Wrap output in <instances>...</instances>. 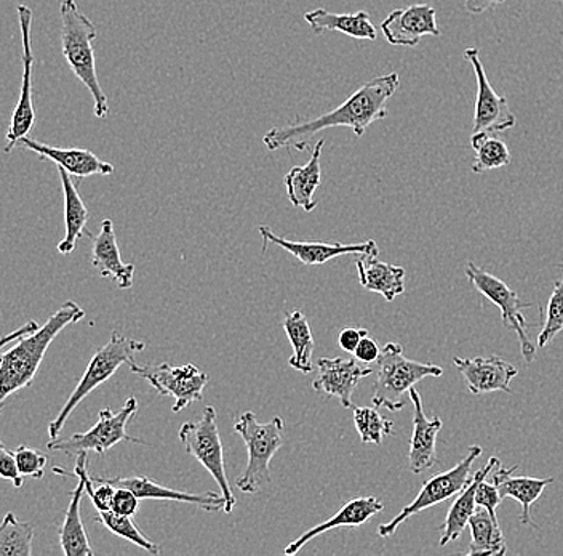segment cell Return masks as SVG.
Returning <instances> with one entry per match:
<instances>
[{
  "instance_id": "cell-29",
  "label": "cell",
  "mask_w": 563,
  "mask_h": 556,
  "mask_svg": "<svg viewBox=\"0 0 563 556\" xmlns=\"http://www.w3.org/2000/svg\"><path fill=\"white\" fill-rule=\"evenodd\" d=\"M58 175L62 179L63 195H65L66 216V235L58 244V252L69 255L82 236H88V238H95V236L87 230L88 209L74 185L73 177L62 167H58Z\"/></svg>"
},
{
  "instance_id": "cell-33",
  "label": "cell",
  "mask_w": 563,
  "mask_h": 556,
  "mask_svg": "<svg viewBox=\"0 0 563 556\" xmlns=\"http://www.w3.org/2000/svg\"><path fill=\"white\" fill-rule=\"evenodd\" d=\"M471 146L475 151V160L471 165L475 174H485L509 165L508 144L496 135H473Z\"/></svg>"
},
{
  "instance_id": "cell-28",
  "label": "cell",
  "mask_w": 563,
  "mask_h": 556,
  "mask_svg": "<svg viewBox=\"0 0 563 556\" xmlns=\"http://www.w3.org/2000/svg\"><path fill=\"white\" fill-rule=\"evenodd\" d=\"M305 20L316 34L338 31L358 41H376L378 37L368 13L362 10L355 13H332L325 9H316L305 13Z\"/></svg>"
},
{
  "instance_id": "cell-8",
  "label": "cell",
  "mask_w": 563,
  "mask_h": 556,
  "mask_svg": "<svg viewBox=\"0 0 563 556\" xmlns=\"http://www.w3.org/2000/svg\"><path fill=\"white\" fill-rule=\"evenodd\" d=\"M136 413H139V401L135 396H130L119 413H112L109 407H106V410L100 411L98 422L90 430L74 433L68 439L48 441L47 448L59 450V453H65L66 456L70 457H77L84 453H97L98 456L103 457L109 449L114 448L115 445L122 441L144 445V441L135 438V436H130L126 432L130 421L135 417Z\"/></svg>"
},
{
  "instance_id": "cell-39",
  "label": "cell",
  "mask_w": 563,
  "mask_h": 556,
  "mask_svg": "<svg viewBox=\"0 0 563 556\" xmlns=\"http://www.w3.org/2000/svg\"><path fill=\"white\" fill-rule=\"evenodd\" d=\"M501 494H499V489L496 488V484L488 483L487 478L482 480L478 483L477 492H475V502H477V506H482V509L488 510L493 519L498 520V515H496V510L501 505Z\"/></svg>"
},
{
  "instance_id": "cell-41",
  "label": "cell",
  "mask_w": 563,
  "mask_h": 556,
  "mask_svg": "<svg viewBox=\"0 0 563 556\" xmlns=\"http://www.w3.org/2000/svg\"><path fill=\"white\" fill-rule=\"evenodd\" d=\"M0 477L3 480L12 481L15 488H21L24 483V477L18 467L15 453L9 450L5 446H0Z\"/></svg>"
},
{
  "instance_id": "cell-36",
  "label": "cell",
  "mask_w": 563,
  "mask_h": 556,
  "mask_svg": "<svg viewBox=\"0 0 563 556\" xmlns=\"http://www.w3.org/2000/svg\"><path fill=\"white\" fill-rule=\"evenodd\" d=\"M563 330V277L555 283L551 298H549L548 312H545V323L543 330L538 336V347L544 348L549 341Z\"/></svg>"
},
{
  "instance_id": "cell-21",
  "label": "cell",
  "mask_w": 563,
  "mask_h": 556,
  "mask_svg": "<svg viewBox=\"0 0 563 556\" xmlns=\"http://www.w3.org/2000/svg\"><path fill=\"white\" fill-rule=\"evenodd\" d=\"M18 144L24 150L38 154L42 160L55 162L58 167L65 168L70 177L87 178L91 175H111L114 172V165L100 160L97 154L91 153L90 150H82V148L65 150V148L37 142L30 137H24Z\"/></svg>"
},
{
  "instance_id": "cell-18",
  "label": "cell",
  "mask_w": 563,
  "mask_h": 556,
  "mask_svg": "<svg viewBox=\"0 0 563 556\" xmlns=\"http://www.w3.org/2000/svg\"><path fill=\"white\" fill-rule=\"evenodd\" d=\"M453 362L466 380L467 389L473 395L493 392L512 393L510 382L519 374L516 366L495 355L473 359L456 357L453 358Z\"/></svg>"
},
{
  "instance_id": "cell-40",
  "label": "cell",
  "mask_w": 563,
  "mask_h": 556,
  "mask_svg": "<svg viewBox=\"0 0 563 556\" xmlns=\"http://www.w3.org/2000/svg\"><path fill=\"white\" fill-rule=\"evenodd\" d=\"M141 499L135 492L126 488L115 486L114 498H112L111 510L119 515L133 516L140 509Z\"/></svg>"
},
{
  "instance_id": "cell-12",
  "label": "cell",
  "mask_w": 563,
  "mask_h": 556,
  "mask_svg": "<svg viewBox=\"0 0 563 556\" xmlns=\"http://www.w3.org/2000/svg\"><path fill=\"white\" fill-rule=\"evenodd\" d=\"M464 59L473 66L477 80L473 135H496L517 126V118L510 111L508 98L496 94L481 62L478 48H466Z\"/></svg>"
},
{
  "instance_id": "cell-42",
  "label": "cell",
  "mask_w": 563,
  "mask_h": 556,
  "mask_svg": "<svg viewBox=\"0 0 563 556\" xmlns=\"http://www.w3.org/2000/svg\"><path fill=\"white\" fill-rule=\"evenodd\" d=\"M354 355L357 361L364 362V364H373V362L378 361V358L382 357V348L368 334V336L361 340L358 347L355 348Z\"/></svg>"
},
{
  "instance_id": "cell-32",
  "label": "cell",
  "mask_w": 563,
  "mask_h": 556,
  "mask_svg": "<svg viewBox=\"0 0 563 556\" xmlns=\"http://www.w3.org/2000/svg\"><path fill=\"white\" fill-rule=\"evenodd\" d=\"M34 526L9 512L0 526V556L33 555Z\"/></svg>"
},
{
  "instance_id": "cell-23",
  "label": "cell",
  "mask_w": 563,
  "mask_h": 556,
  "mask_svg": "<svg viewBox=\"0 0 563 556\" xmlns=\"http://www.w3.org/2000/svg\"><path fill=\"white\" fill-rule=\"evenodd\" d=\"M91 265L100 271L101 276L111 277L119 287L130 288L133 286L135 265L123 262L118 238H115L114 224L109 218L103 220L100 233L93 238Z\"/></svg>"
},
{
  "instance_id": "cell-45",
  "label": "cell",
  "mask_w": 563,
  "mask_h": 556,
  "mask_svg": "<svg viewBox=\"0 0 563 556\" xmlns=\"http://www.w3.org/2000/svg\"><path fill=\"white\" fill-rule=\"evenodd\" d=\"M38 327L41 326H38V324L35 321L24 324V326L20 327L16 332L9 334V336L3 337V340L0 341V347L5 348L7 345L13 344V341H18L24 339V337L31 336V334H34Z\"/></svg>"
},
{
  "instance_id": "cell-44",
  "label": "cell",
  "mask_w": 563,
  "mask_h": 556,
  "mask_svg": "<svg viewBox=\"0 0 563 556\" xmlns=\"http://www.w3.org/2000/svg\"><path fill=\"white\" fill-rule=\"evenodd\" d=\"M505 2H508V0H466L464 9L471 15H481V13L487 12L493 7L501 6Z\"/></svg>"
},
{
  "instance_id": "cell-5",
  "label": "cell",
  "mask_w": 563,
  "mask_h": 556,
  "mask_svg": "<svg viewBox=\"0 0 563 556\" xmlns=\"http://www.w3.org/2000/svg\"><path fill=\"white\" fill-rule=\"evenodd\" d=\"M144 348H146L144 341L129 339V337L122 336L118 330H112L111 339H109L104 347L98 348L95 351L93 357L88 362L86 372H84L82 379L77 383L74 392L70 393L59 414L48 424V438H51V441H56L59 438L74 410L93 390L108 382L122 364H130V362L135 361V355L143 351Z\"/></svg>"
},
{
  "instance_id": "cell-37",
  "label": "cell",
  "mask_w": 563,
  "mask_h": 556,
  "mask_svg": "<svg viewBox=\"0 0 563 556\" xmlns=\"http://www.w3.org/2000/svg\"><path fill=\"white\" fill-rule=\"evenodd\" d=\"M13 453H15L18 467H20L21 475L24 478L31 477L35 478V480L44 478L48 460L44 453L30 448V446H20Z\"/></svg>"
},
{
  "instance_id": "cell-2",
  "label": "cell",
  "mask_w": 563,
  "mask_h": 556,
  "mask_svg": "<svg viewBox=\"0 0 563 556\" xmlns=\"http://www.w3.org/2000/svg\"><path fill=\"white\" fill-rule=\"evenodd\" d=\"M84 316L86 312L76 302L68 301L34 334L18 340L15 347L10 348L9 351H3L0 359V404L2 406L7 397L31 386L53 340L70 324L82 321Z\"/></svg>"
},
{
  "instance_id": "cell-11",
  "label": "cell",
  "mask_w": 563,
  "mask_h": 556,
  "mask_svg": "<svg viewBox=\"0 0 563 556\" xmlns=\"http://www.w3.org/2000/svg\"><path fill=\"white\" fill-rule=\"evenodd\" d=\"M466 277L474 288H477L484 297H487L492 304L501 309L503 326L517 334L522 357L527 364H531L537 358V347L531 344L530 337H528V323L522 312L531 308L533 304L520 301L519 295L505 281L493 276L488 271L478 269L473 262H467Z\"/></svg>"
},
{
  "instance_id": "cell-17",
  "label": "cell",
  "mask_w": 563,
  "mask_h": 556,
  "mask_svg": "<svg viewBox=\"0 0 563 556\" xmlns=\"http://www.w3.org/2000/svg\"><path fill=\"white\" fill-rule=\"evenodd\" d=\"M358 362L361 361L357 359L320 358L317 362L319 374L312 382V389L322 395L338 397L341 406L344 410H350L352 395H354L358 383L375 371V369L365 368Z\"/></svg>"
},
{
  "instance_id": "cell-31",
  "label": "cell",
  "mask_w": 563,
  "mask_h": 556,
  "mask_svg": "<svg viewBox=\"0 0 563 556\" xmlns=\"http://www.w3.org/2000/svg\"><path fill=\"white\" fill-rule=\"evenodd\" d=\"M467 526H470L471 537H473L467 555L503 556L508 554V544L503 536L498 520L493 519L488 510L478 506Z\"/></svg>"
},
{
  "instance_id": "cell-24",
  "label": "cell",
  "mask_w": 563,
  "mask_h": 556,
  "mask_svg": "<svg viewBox=\"0 0 563 556\" xmlns=\"http://www.w3.org/2000/svg\"><path fill=\"white\" fill-rule=\"evenodd\" d=\"M516 471L517 467L506 468L499 464L493 475V483L499 489L503 499H516L522 505V513H520L522 524L526 526L530 524L538 530L537 524L531 520V505L541 498L549 484L554 483V478L514 477Z\"/></svg>"
},
{
  "instance_id": "cell-26",
  "label": "cell",
  "mask_w": 563,
  "mask_h": 556,
  "mask_svg": "<svg viewBox=\"0 0 563 556\" xmlns=\"http://www.w3.org/2000/svg\"><path fill=\"white\" fill-rule=\"evenodd\" d=\"M323 144H325V140H319L314 150H312L311 160L308 161V164L290 168V172L284 178L291 206L299 207L305 212H312L317 207L314 195L320 183H322L320 157H322Z\"/></svg>"
},
{
  "instance_id": "cell-35",
  "label": "cell",
  "mask_w": 563,
  "mask_h": 556,
  "mask_svg": "<svg viewBox=\"0 0 563 556\" xmlns=\"http://www.w3.org/2000/svg\"><path fill=\"white\" fill-rule=\"evenodd\" d=\"M354 425L361 441L368 445H383L387 436L393 435L394 424L378 413V407H355Z\"/></svg>"
},
{
  "instance_id": "cell-9",
  "label": "cell",
  "mask_w": 563,
  "mask_h": 556,
  "mask_svg": "<svg viewBox=\"0 0 563 556\" xmlns=\"http://www.w3.org/2000/svg\"><path fill=\"white\" fill-rule=\"evenodd\" d=\"M482 456V446L473 445L467 449L466 457L461 462H457L452 470L443 471V473L435 475L429 478L422 484L421 491L418 492L417 499L408 503L400 510L399 515L394 516L387 523L379 524L378 534L382 537H390L397 533L400 524L405 523L408 519H413L418 513L431 509V506L439 505V503L446 502L449 499L455 498L460 494L467 484L473 480V466L475 460Z\"/></svg>"
},
{
  "instance_id": "cell-15",
  "label": "cell",
  "mask_w": 563,
  "mask_h": 556,
  "mask_svg": "<svg viewBox=\"0 0 563 556\" xmlns=\"http://www.w3.org/2000/svg\"><path fill=\"white\" fill-rule=\"evenodd\" d=\"M260 235L263 238V252L267 244L277 246L285 252L291 253L295 259L305 265H325L332 259L341 255H373L378 257V244L375 241H365L361 244H341V242H297L290 239L280 238L273 233L269 227H258Z\"/></svg>"
},
{
  "instance_id": "cell-1",
  "label": "cell",
  "mask_w": 563,
  "mask_h": 556,
  "mask_svg": "<svg viewBox=\"0 0 563 556\" xmlns=\"http://www.w3.org/2000/svg\"><path fill=\"white\" fill-rule=\"evenodd\" d=\"M400 86L397 73L385 74L368 80L358 87L340 107L316 119L291 122V124L273 127L263 137L264 146L269 151L282 148H295L302 151L308 140L322 130L333 127H347L355 137H364L373 122L387 118V101L396 95Z\"/></svg>"
},
{
  "instance_id": "cell-34",
  "label": "cell",
  "mask_w": 563,
  "mask_h": 556,
  "mask_svg": "<svg viewBox=\"0 0 563 556\" xmlns=\"http://www.w3.org/2000/svg\"><path fill=\"white\" fill-rule=\"evenodd\" d=\"M97 521L108 527L114 536L132 542L136 547L150 552L151 555L161 554V547L141 533L140 527L133 523L132 516L119 515L112 510H103V512H98Z\"/></svg>"
},
{
  "instance_id": "cell-6",
  "label": "cell",
  "mask_w": 563,
  "mask_h": 556,
  "mask_svg": "<svg viewBox=\"0 0 563 556\" xmlns=\"http://www.w3.org/2000/svg\"><path fill=\"white\" fill-rule=\"evenodd\" d=\"M234 430L244 439L249 450V464L235 484L244 494H256L271 483V460L284 446V421L277 415L267 424H262L249 411L235 422Z\"/></svg>"
},
{
  "instance_id": "cell-19",
  "label": "cell",
  "mask_w": 563,
  "mask_h": 556,
  "mask_svg": "<svg viewBox=\"0 0 563 556\" xmlns=\"http://www.w3.org/2000/svg\"><path fill=\"white\" fill-rule=\"evenodd\" d=\"M95 483L104 481L118 486V488H126L135 492L141 501L154 499V501H174L189 503V505L200 506L206 512H221L227 509V499L218 492H206V494H192V492L176 491V489L165 488L151 480L147 477H115L101 478L93 477Z\"/></svg>"
},
{
  "instance_id": "cell-43",
  "label": "cell",
  "mask_w": 563,
  "mask_h": 556,
  "mask_svg": "<svg viewBox=\"0 0 563 556\" xmlns=\"http://www.w3.org/2000/svg\"><path fill=\"white\" fill-rule=\"evenodd\" d=\"M365 336H368L367 329H358V327H346V329L341 330L340 336H338V344L343 348L347 353H354L355 348L358 347L361 340L364 339Z\"/></svg>"
},
{
  "instance_id": "cell-7",
  "label": "cell",
  "mask_w": 563,
  "mask_h": 556,
  "mask_svg": "<svg viewBox=\"0 0 563 556\" xmlns=\"http://www.w3.org/2000/svg\"><path fill=\"white\" fill-rule=\"evenodd\" d=\"M217 410L213 406H206L202 417L197 422H186L178 432L179 441L185 446L186 453L199 460L200 466L217 481L221 494L227 499L224 513H232L238 499L232 492L227 475V462H224L223 441L217 425Z\"/></svg>"
},
{
  "instance_id": "cell-25",
  "label": "cell",
  "mask_w": 563,
  "mask_h": 556,
  "mask_svg": "<svg viewBox=\"0 0 563 556\" xmlns=\"http://www.w3.org/2000/svg\"><path fill=\"white\" fill-rule=\"evenodd\" d=\"M499 464L501 462H499L498 457H490V460L481 470L475 471L471 483L460 492L456 501L450 506L445 521L440 526V533H442L440 534V547H445L450 542L457 541L463 534L464 527L470 524L471 516L477 510L475 492H477L478 483L485 480L492 473L493 468L498 467Z\"/></svg>"
},
{
  "instance_id": "cell-27",
  "label": "cell",
  "mask_w": 563,
  "mask_h": 556,
  "mask_svg": "<svg viewBox=\"0 0 563 556\" xmlns=\"http://www.w3.org/2000/svg\"><path fill=\"white\" fill-rule=\"evenodd\" d=\"M358 281L365 291L383 295L385 301L394 302L405 292V270L402 266L382 262L378 257L364 255L355 260Z\"/></svg>"
},
{
  "instance_id": "cell-20",
  "label": "cell",
  "mask_w": 563,
  "mask_h": 556,
  "mask_svg": "<svg viewBox=\"0 0 563 556\" xmlns=\"http://www.w3.org/2000/svg\"><path fill=\"white\" fill-rule=\"evenodd\" d=\"M411 404H413V435L410 439V453H408V467L411 473L421 475L438 464V435L442 430V421L439 415L426 417L424 407L418 390L408 392Z\"/></svg>"
},
{
  "instance_id": "cell-3",
  "label": "cell",
  "mask_w": 563,
  "mask_h": 556,
  "mask_svg": "<svg viewBox=\"0 0 563 556\" xmlns=\"http://www.w3.org/2000/svg\"><path fill=\"white\" fill-rule=\"evenodd\" d=\"M62 15V51L74 76L87 87L93 97V112L98 119L109 116L108 97L98 79L95 62L93 42L97 28L93 21L80 12L76 0H63L59 6Z\"/></svg>"
},
{
  "instance_id": "cell-13",
  "label": "cell",
  "mask_w": 563,
  "mask_h": 556,
  "mask_svg": "<svg viewBox=\"0 0 563 556\" xmlns=\"http://www.w3.org/2000/svg\"><path fill=\"white\" fill-rule=\"evenodd\" d=\"M20 19L21 44H23V77H21L20 98L12 115L9 130H7L5 153H10L20 143L21 139L30 135L35 124V109L33 103V42H31V26H33V10L20 3L16 7Z\"/></svg>"
},
{
  "instance_id": "cell-16",
  "label": "cell",
  "mask_w": 563,
  "mask_h": 556,
  "mask_svg": "<svg viewBox=\"0 0 563 556\" xmlns=\"http://www.w3.org/2000/svg\"><path fill=\"white\" fill-rule=\"evenodd\" d=\"M383 36L390 45L417 47L426 36L439 37L438 12L428 3L397 9L382 23Z\"/></svg>"
},
{
  "instance_id": "cell-22",
  "label": "cell",
  "mask_w": 563,
  "mask_h": 556,
  "mask_svg": "<svg viewBox=\"0 0 563 556\" xmlns=\"http://www.w3.org/2000/svg\"><path fill=\"white\" fill-rule=\"evenodd\" d=\"M383 510H385V503L379 501V499L373 498V495L352 499V501L344 503L340 512L332 516V519L323 521L319 526L306 531L297 541L290 542L287 548H285L284 554L288 556L297 555L312 538L320 536V534L329 533V531L336 530V527L362 526V524L367 523L369 519L378 515Z\"/></svg>"
},
{
  "instance_id": "cell-38",
  "label": "cell",
  "mask_w": 563,
  "mask_h": 556,
  "mask_svg": "<svg viewBox=\"0 0 563 556\" xmlns=\"http://www.w3.org/2000/svg\"><path fill=\"white\" fill-rule=\"evenodd\" d=\"M86 489L87 494L90 495L91 502H93L95 509H97L98 512L111 510L112 498H114L115 492L114 484L104 483V481L95 483L93 478L87 477Z\"/></svg>"
},
{
  "instance_id": "cell-30",
  "label": "cell",
  "mask_w": 563,
  "mask_h": 556,
  "mask_svg": "<svg viewBox=\"0 0 563 556\" xmlns=\"http://www.w3.org/2000/svg\"><path fill=\"white\" fill-rule=\"evenodd\" d=\"M285 334L290 340L294 355L288 359V364L295 371L302 372V374H311L314 371L312 364V353H314V337H312L311 326H309L308 318L301 312L287 313L284 318Z\"/></svg>"
},
{
  "instance_id": "cell-10",
  "label": "cell",
  "mask_w": 563,
  "mask_h": 556,
  "mask_svg": "<svg viewBox=\"0 0 563 556\" xmlns=\"http://www.w3.org/2000/svg\"><path fill=\"white\" fill-rule=\"evenodd\" d=\"M133 374L150 382V385L161 396H172L175 400L174 413L183 410L196 401L203 400V390L209 383V374L200 371L196 364L172 366L168 362L161 364H139L133 361L129 364Z\"/></svg>"
},
{
  "instance_id": "cell-14",
  "label": "cell",
  "mask_w": 563,
  "mask_h": 556,
  "mask_svg": "<svg viewBox=\"0 0 563 556\" xmlns=\"http://www.w3.org/2000/svg\"><path fill=\"white\" fill-rule=\"evenodd\" d=\"M88 454H79L74 467L73 473L56 467L55 473L62 477H74L79 480V484L70 494L68 510L65 513L62 530H59V544H62L63 554L66 556H93L95 552L88 541L86 527H84L82 516H80V503L86 494V481L88 477Z\"/></svg>"
},
{
  "instance_id": "cell-4",
  "label": "cell",
  "mask_w": 563,
  "mask_h": 556,
  "mask_svg": "<svg viewBox=\"0 0 563 556\" xmlns=\"http://www.w3.org/2000/svg\"><path fill=\"white\" fill-rule=\"evenodd\" d=\"M373 374V406L397 413L407 406L405 395L418 382L426 378H440L443 375V369L432 362H418L405 358L402 345L390 341L383 348Z\"/></svg>"
}]
</instances>
